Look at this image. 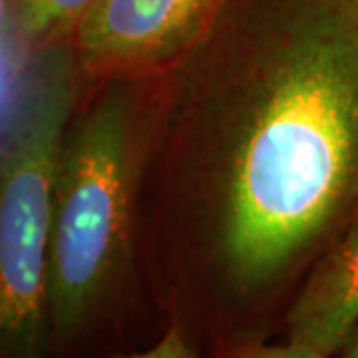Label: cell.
<instances>
[{
    "label": "cell",
    "mask_w": 358,
    "mask_h": 358,
    "mask_svg": "<svg viewBox=\"0 0 358 358\" xmlns=\"http://www.w3.org/2000/svg\"><path fill=\"white\" fill-rule=\"evenodd\" d=\"M193 48L223 64L219 259L257 291L358 211V0H221Z\"/></svg>",
    "instance_id": "obj_1"
},
{
    "label": "cell",
    "mask_w": 358,
    "mask_h": 358,
    "mask_svg": "<svg viewBox=\"0 0 358 358\" xmlns=\"http://www.w3.org/2000/svg\"><path fill=\"white\" fill-rule=\"evenodd\" d=\"M76 60V50L60 42L44 46L8 103L0 166L2 358H46L54 185Z\"/></svg>",
    "instance_id": "obj_2"
},
{
    "label": "cell",
    "mask_w": 358,
    "mask_h": 358,
    "mask_svg": "<svg viewBox=\"0 0 358 358\" xmlns=\"http://www.w3.org/2000/svg\"><path fill=\"white\" fill-rule=\"evenodd\" d=\"M131 103L103 94L66 129L50 237V327L68 341L103 301L128 259Z\"/></svg>",
    "instance_id": "obj_3"
},
{
    "label": "cell",
    "mask_w": 358,
    "mask_h": 358,
    "mask_svg": "<svg viewBox=\"0 0 358 358\" xmlns=\"http://www.w3.org/2000/svg\"><path fill=\"white\" fill-rule=\"evenodd\" d=\"M221 0H98L74 30L78 62L92 72L164 64L192 50Z\"/></svg>",
    "instance_id": "obj_4"
},
{
    "label": "cell",
    "mask_w": 358,
    "mask_h": 358,
    "mask_svg": "<svg viewBox=\"0 0 358 358\" xmlns=\"http://www.w3.org/2000/svg\"><path fill=\"white\" fill-rule=\"evenodd\" d=\"M358 327V211L313 271L289 313L291 338L327 357Z\"/></svg>",
    "instance_id": "obj_5"
},
{
    "label": "cell",
    "mask_w": 358,
    "mask_h": 358,
    "mask_svg": "<svg viewBox=\"0 0 358 358\" xmlns=\"http://www.w3.org/2000/svg\"><path fill=\"white\" fill-rule=\"evenodd\" d=\"M98 0H2L4 30L10 42L48 46L74 34Z\"/></svg>",
    "instance_id": "obj_6"
},
{
    "label": "cell",
    "mask_w": 358,
    "mask_h": 358,
    "mask_svg": "<svg viewBox=\"0 0 358 358\" xmlns=\"http://www.w3.org/2000/svg\"><path fill=\"white\" fill-rule=\"evenodd\" d=\"M233 358H329L315 346L291 338L287 345H255L237 350Z\"/></svg>",
    "instance_id": "obj_7"
},
{
    "label": "cell",
    "mask_w": 358,
    "mask_h": 358,
    "mask_svg": "<svg viewBox=\"0 0 358 358\" xmlns=\"http://www.w3.org/2000/svg\"><path fill=\"white\" fill-rule=\"evenodd\" d=\"M122 358H197L195 352L192 350V346L187 345L183 333L179 331L178 327H171L162 341L155 346H152L150 350L145 352H136V355H129V357Z\"/></svg>",
    "instance_id": "obj_8"
},
{
    "label": "cell",
    "mask_w": 358,
    "mask_h": 358,
    "mask_svg": "<svg viewBox=\"0 0 358 358\" xmlns=\"http://www.w3.org/2000/svg\"><path fill=\"white\" fill-rule=\"evenodd\" d=\"M343 358H358V327L352 331V334L348 336V341L345 343Z\"/></svg>",
    "instance_id": "obj_9"
}]
</instances>
